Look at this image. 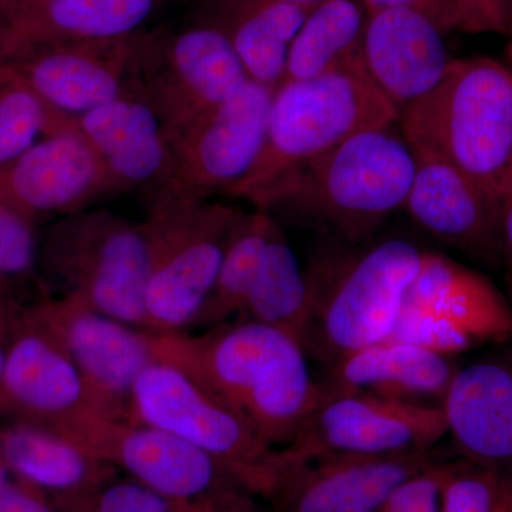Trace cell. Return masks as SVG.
<instances>
[{
  "mask_svg": "<svg viewBox=\"0 0 512 512\" xmlns=\"http://www.w3.org/2000/svg\"><path fill=\"white\" fill-rule=\"evenodd\" d=\"M72 117L57 113L13 73L0 84V168L12 163L40 138L69 126Z\"/></svg>",
  "mask_w": 512,
  "mask_h": 512,
  "instance_id": "f546056e",
  "label": "cell"
},
{
  "mask_svg": "<svg viewBox=\"0 0 512 512\" xmlns=\"http://www.w3.org/2000/svg\"><path fill=\"white\" fill-rule=\"evenodd\" d=\"M322 386L318 406L296 439L282 448L286 460L323 454H392L429 450L447 436L440 404Z\"/></svg>",
  "mask_w": 512,
  "mask_h": 512,
  "instance_id": "7c38bea8",
  "label": "cell"
},
{
  "mask_svg": "<svg viewBox=\"0 0 512 512\" xmlns=\"http://www.w3.org/2000/svg\"><path fill=\"white\" fill-rule=\"evenodd\" d=\"M360 57L399 116L440 83L451 63L444 33L426 16L400 6L367 12Z\"/></svg>",
  "mask_w": 512,
  "mask_h": 512,
  "instance_id": "44dd1931",
  "label": "cell"
},
{
  "mask_svg": "<svg viewBox=\"0 0 512 512\" xmlns=\"http://www.w3.org/2000/svg\"><path fill=\"white\" fill-rule=\"evenodd\" d=\"M16 306L10 298V281L0 276V313L13 311Z\"/></svg>",
  "mask_w": 512,
  "mask_h": 512,
  "instance_id": "60d3db41",
  "label": "cell"
},
{
  "mask_svg": "<svg viewBox=\"0 0 512 512\" xmlns=\"http://www.w3.org/2000/svg\"><path fill=\"white\" fill-rule=\"evenodd\" d=\"M247 491L224 488L194 500L177 501L175 512H254Z\"/></svg>",
  "mask_w": 512,
  "mask_h": 512,
  "instance_id": "74e56055",
  "label": "cell"
},
{
  "mask_svg": "<svg viewBox=\"0 0 512 512\" xmlns=\"http://www.w3.org/2000/svg\"><path fill=\"white\" fill-rule=\"evenodd\" d=\"M0 512H60L55 503L35 485L10 477L0 488Z\"/></svg>",
  "mask_w": 512,
  "mask_h": 512,
  "instance_id": "8d00e7d4",
  "label": "cell"
},
{
  "mask_svg": "<svg viewBox=\"0 0 512 512\" xmlns=\"http://www.w3.org/2000/svg\"><path fill=\"white\" fill-rule=\"evenodd\" d=\"M424 254L412 242L389 239L323 274H306L311 286L306 355L330 366L389 338Z\"/></svg>",
  "mask_w": 512,
  "mask_h": 512,
  "instance_id": "52a82bcc",
  "label": "cell"
},
{
  "mask_svg": "<svg viewBox=\"0 0 512 512\" xmlns=\"http://www.w3.org/2000/svg\"><path fill=\"white\" fill-rule=\"evenodd\" d=\"M90 412L96 413L72 359L18 306L0 372V416L56 431Z\"/></svg>",
  "mask_w": 512,
  "mask_h": 512,
  "instance_id": "2e32d148",
  "label": "cell"
},
{
  "mask_svg": "<svg viewBox=\"0 0 512 512\" xmlns=\"http://www.w3.org/2000/svg\"><path fill=\"white\" fill-rule=\"evenodd\" d=\"M127 419L200 448L249 494L274 500L288 470L284 451L266 446L197 380L164 360L151 363L138 376Z\"/></svg>",
  "mask_w": 512,
  "mask_h": 512,
  "instance_id": "ba28073f",
  "label": "cell"
},
{
  "mask_svg": "<svg viewBox=\"0 0 512 512\" xmlns=\"http://www.w3.org/2000/svg\"><path fill=\"white\" fill-rule=\"evenodd\" d=\"M441 407L464 461L512 476V346L458 367Z\"/></svg>",
  "mask_w": 512,
  "mask_h": 512,
  "instance_id": "ffe728a7",
  "label": "cell"
},
{
  "mask_svg": "<svg viewBox=\"0 0 512 512\" xmlns=\"http://www.w3.org/2000/svg\"><path fill=\"white\" fill-rule=\"evenodd\" d=\"M241 315L284 330L303 346L311 316V286L279 222Z\"/></svg>",
  "mask_w": 512,
  "mask_h": 512,
  "instance_id": "4316f807",
  "label": "cell"
},
{
  "mask_svg": "<svg viewBox=\"0 0 512 512\" xmlns=\"http://www.w3.org/2000/svg\"><path fill=\"white\" fill-rule=\"evenodd\" d=\"M18 308V306H16ZM16 308L10 312L0 313V372H2L3 362H5L6 345H8L10 322H12L13 313Z\"/></svg>",
  "mask_w": 512,
  "mask_h": 512,
  "instance_id": "ab89813d",
  "label": "cell"
},
{
  "mask_svg": "<svg viewBox=\"0 0 512 512\" xmlns=\"http://www.w3.org/2000/svg\"><path fill=\"white\" fill-rule=\"evenodd\" d=\"M13 76L12 67H10V62L8 56H6L5 50H3L2 45H0V84L9 80L10 77Z\"/></svg>",
  "mask_w": 512,
  "mask_h": 512,
  "instance_id": "b9f144b4",
  "label": "cell"
},
{
  "mask_svg": "<svg viewBox=\"0 0 512 512\" xmlns=\"http://www.w3.org/2000/svg\"><path fill=\"white\" fill-rule=\"evenodd\" d=\"M150 266L146 224L109 210L59 218L39 241L37 268L62 295L141 330Z\"/></svg>",
  "mask_w": 512,
  "mask_h": 512,
  "instance_id": "5b68a950",
  "label": "cell"
},
{
  "mask_svg": "<svg viewBox=\"0 0 512 512\" xmlns=\"http://www.w3.org/2000/svg\"><path fill=\"white\" fill-rule=\"evenodd\" d=\"M249 80L224 32L198 22L170 36H137L128 87L153 107L170 137L232 99Z\"/></svg>",
  "mask_w": 512,
  "mask_h": 512,
  "instance_id": "9c48e42d",
  "label": "cell"
},
{
  "mask_svg": "<svg viewBox=\"0 0 512 512\" xmlns=\"http://www.w3.org/2000/svg\"><path fill=\"white\" fill-rule=\"evenodd\" d=\"M367 12L380 8H409L430 19L443 33L464 32L458 0H365Z\"/></svg>",
  "mask_w": 512,
  "mask_h": 512,
  "instance_id": "e575fe53",
  "label": "cell"
},
{
  "mask_svg": "<svg viewBox=\"0 0 512 512\" xmlns=\"http://www.w3.org/2000/svg\"><path fill=\"white\" fill-rule=\"evenodd\" d=\"M507 197H512V173H511L510 181H508L507 190H505V192H504L503 200H504V198H507Z\"/></svg>",
  "mask_w": 512,
  "mask_h": 512,
  "instance_id": "bcb514c9",
  "label": "cell"
},
{
  "mask_svg": "<svg viewBox=\"0 0 512 512\" xmlns=\"http://www.w3.org/2000/svg\"><path fill=\"white\" fill-rule=\"evenodd\" d=\"M508 286H510V291L512 295V279H508Z\"/></svg>",
  "mask_w": 512,
  "mask_h": 512,
  "instance_id": "c3c4849f",
  "label": "cell"
},
{
  "mask_svg": "<svg viewBox=\"0 0 512 512\" xmlns=\"http://www.w3.org/2000/svg\"><path fill=\"white\" fill-rule=\"evenodd\" d=\"M440 512H512V476L464 460L446 463Z\"/></svg>",
  "mask_w": 512,
  "mask_h": 512,
  "instance_id": "4dcf8cb0",
  "label": "cell"
},
{
  "mask_svg": "<svg viewBox=\"0 0 512 512\" xmlns=\"http://www.w3.org/2000/svg\"><path fill=\"white\" fill-rule=\"evenodd\" d=\"M163 0H0L9 62L28 47L136 36Z\"/></svg>",
  "mask_w": 512,
  "mask_h": 512,
  "instance_id": "7402d4cb",
  "label": "cell"
},
{
  "mask_svg": "<svg viewBox=\"0 0 512 512\" xmlns=\"http://www.w3.org/2000/svg\"><path fill=\"white\" fill-rule=\"evenodd\" d=\"M274 93L249 80L232 99L171 134L173 173L160 188L202 200L228 194L258 160Z\"/></svg>",
  "mask_w": 512,
  "mask_h": 512,
  "instance_id": "5bb4252c",
  "label": "cell"
},
{
  "mask_svg": "<svg viewBox=\"0 0 512 512\" xmlns=\"http://www.w3.org/2000/svg\"><path fill=\"white\" fill-rule=\"evenodd\" d=\"M73 126L94 148L116 192L163 187L173 173L167 131L153 107L128 87L119 99L80 117Z\"/></svg>",
  "mask_w": 512,
  "mask_h": 512,
  "instance_id": "603a6c76",
  "label": "cell"
},
{
  "mask_svg": "<svg viewBox=\"0 0 512 512\" xmlns=\"http://www.w3.org/2000/svg\"><path fill=\"white\" fill-rule=\"evenodd\" d=\"M276 222L274 215L258 208L241 212L225 249L217 281L197 323L215 328L232 316L241 315L264 264Z\"/></svg>",
  "mask_w": 512,
  "mask_h": 512,
  "instance_id": "f1b7e54d",
  "label": "cell"
},
{
  "mask_svg": "<svg viewBox=\"0 0 512 512\" xmlns=\"http://www.w3.org/2000/svg\"><path fill=\"white\" fill-rule=\"evenodd\" d=\"M416 153L399 121L357 133L276 181L255 208L288 210L350 245L375 235L404 210L416 173Z\"/></svg>",
  "mask_w": 512,
  "mask_h": 512,
  "instance_id": "7a4b0ae2",
  "label": "cell"
},
{
  "mask_svg": "<svg viewBox=\"0 0 512 512\" xmlns=\"http://www.w3.org/2000/svg\"><path fill=\"white\" fill-rule=\"evenodd\" d=\"M414 151L439 157L503 200L512 173V69L491 57L451 60L440 83L404 109Z\"/></svg>",
  "mask_w": 512,
  "mask_h": 512,
  "instance_id": "3957f363",
  "label": "cell"
},
{
  "mask_svg": "<svg viewBox=\"0 0 512 512\" xmlns=\"http://www.w3.org/2000/svg\"><path fill=\"white\" fill-rule=\"evenodd\" d=\"M500 256L507 265L508 279H512V197L504 198L500 225Z\"/></svg>",
  "mask_w": 512,
  "mask_h": 512,
  "instance_id": "f35d334b",
  "label": "cell"
},
{
  "mask_svg": "<svg viewBox=\"0 0 512 512\" xmlns=\"http://www.w3.org/2000/svg\"><path fill=\"white\" fill-rule=\"evenodd\" d=\"M505 57H507V64L512 69V40L510 45L507 46V49H505Z\"/></svg>",
  "mask_w": 512,
  "mask_h": 512,
  "instance_id": "ee69618b",
  "label": "cell"
},
{
  "mask_svg": "<svg viewBox=\"0 0 512 512\" xmlns=\"http://www.w3.org/2000/svg\"><path fill=\"white\" fill-rule=\"evenodd\" d=\"M55 433L173 500H194L224 488H241L200 448L147 424L84 413Z\"/></svg>",
  "mask_w": 512,
  "mask_h": 512,
  "instance_id": "4fadbf2b",
  "label": "cell"
},
{
  "mask_svg": "<svg viewBox=\"0 0 512 512\" xmlns=\"http://www.w3.org/2000/svg\"><path fill=\"white\" fill-rule=\"evenodd\" d=\"M156 345L157 360L181 367L276 450L296 439L322 396L302 343L255 320L156 335Z\"/></svg>",
  "mask_w": 512,
  "mask_h": 512,
  "instance_id": "6da1fadb",
  "label": "cell"
},
{
  "mask_svg": "<svg viewBox=\"0 0 512 512\" xmlns=\"http://www.w3.org/2000/svg\"><path fill=\"white\" fill-rule=\"evenodd\" d=\"M387 339L450 357L483 343L512 342V306L483 275L426 251Z\"/></svg>",
  "mask_w": 512,
  "mask_h": 512,
  "instance_id": "30bf717a",
  "label": "cell"
},
{
  "mask_svg": "<svg viewBox=\"0 0 512 512\" xmlns=\"http://www.w3.org/2000/svg\"><path fill=\"white\" fill-rule=\"evenodd\" d=\"M241 210L157 188L144 222L151 242L146 332H184L195 325L211 295Z\"/></svg>",
  "mask_w": 512,
  "mask_h": 512,
  "instance_id": "8992f818",
  "label": "cell"
},
{
  "mask_svg": "<svg viewBox=\"0 0 512 512\" xmlns=\"http://www.w3.org/2000/svg\"><path fill=\"white\" fill-rule=\"evenodd\" d=\"M436 461L433 448L289 461L274 501L284 512H379L403 481Z\"/></svg>",
  "mask_w": 512,
  "mask_h": 512,
  "instance_id": "e0dca14e",
  "label": "cell"
},
{
  "mask_svg": "<svg viewBox=\"0 0 512 512\" xmlns=\"http://www.w3.org/2000/svg\"><path fill=\"white\" fill-rule=\"evenodd\" d=\"M177 500L136 480H116L97 495L90 512H175Z\"/></svg>",
  "mask_w": 512,
  "mask_h": 512,
  "instance_id": "836d02e7",
  "label": "cell"
},
{
  "mask_svg": "<svg viewBox=\"0 0 512 512\" xmlns=\"http://www.w3.org/2000/svg\"><path fill=\"white\" fill-rule=\"evenodd\" d=\"M72 359L94 412L128 420L131 389L156 362V335L94 311L72 296L60 295L20 308Z\"/></svg>",
  "mask_w": 512,
  "mask_h": 512,
  "instance_id": "8fae6325",
  "label": "cell"
},
{
  "mask_svg": "<svg viewBox=\"0 0 512 512\" xmlns=\"http://www.w3.org/2000/svg\"><path fill=\"white\" fill-rule=\"evenodd\" d=\"M286 2L305 3V5H316L322 0H286Z\"/></svg>",
  "mask_w": 512,
  "mask_h": 512,
  "instance_id": "f6af8a7d",
  "label": "cell"
},
{
  "mask_svg": "<svg viewBox=\"0 0 512 512\" xmlns=\"http://www.w3.org/2000/svg\"><path fill=\"white\" fill-rule=\"evenodd\" d=\"M366 19L356 0L319 2L293 39L284 82L312 79L359 59Z\"/></svg>",
  "mask_w": 512,
  "mask_h": 512,
  "instance_id": "83f0119b",
  "label": "cell"
},
{
  "mask_svg": "<svg viewBox=\"0 0 512 512\" xmlns=\"http://www.w3.org/2000/svg\"><path fill=\"white\" fill-rule=\"evenodd\" d=\"M37 256L36 222L0 200V276L12 282L32 275Z\"/></svg>",
  "mask_w": 512,
  "mask_h": 512,
  "instance_id": "1f68e13d",
  "label": "cell"
},
{
  "mask_svg": "<svg viewBox=\"0 0 512 512\" xmlns=\"http://www.w3.org/2000/svg\"><path fill=\"white\" fill-rule=\"evenodd\" d=\"M136 43L137 35L36 45L13 57L10 67L50 109L80 117L127 92Z\"/></svg>",
  "mask_w": 512,
  "mask_h": 512,
  "instance_id": "ac0fdd59",
  "label": "cell"
},
{
  "mask_svg": "<svg viewBox=\"0 0 512 512\" xmlns=\"http://www.w3.org/2000/svg\"><path fill=\"white\" fill-rule=\"evenodd\" d=\"M458 367L453 357L386 339L328 366V379L322 384L406 402L433 404L427 402L433 399L441 404Z\"/></svg>",
  "mask_w": 512,
  "mask_h": 512,
  "instance_id": "d4e9b609",
  "label": "cell"
},
{
  "mask_svg": "<svg viewBox=\"0 0 512 512\" xmlns=\"http://www.w3.org/2000/svg\"><path fill=\"white\" fill-rule=\"evenodd\" d=\"M444 466L446 463L436 461L407 478L387 497L379 512H440Z\"/></svg>",
  "mask_w": 512,
  "mask_h": 512,
  "instance_id": "d6a6232c",
  "label": "cell"
},
{
  "mask_svg": "<svg viewBox=\"0 0 512 512\" xmlns=\"http://www.w3.org/2000/svg\"><path fill=\"white\" fill-rule=\"evenodd\" d=\"M508 33L512 36V8H510V25H508Z\"/></svg>",
  "mask_w": 512,
  "mask_h": 512,
  "instance_id": "7dc6e473",
  "label": "cell"
},
{
  "mask_svg": "<svg viewBox=\"0 0 512 512\" xmlns=\"http://www.w3.org/2000/svg\"><path fill=\"white\" fill-rule=\"evenodd\" d=\"M107 194H116V188L73 117L69 126L40 138L0 168V200L33 222L87 210Z\"/></svg>",
  "mask_w": 512,
  "mask_h": 512,
  "instance_id": "9a60e30c",
  "label": "cell"
},
{
  "mask_svg": "<svg viewBox=\"0 0 512 512\" xmlns=\"http://www.w3.org/2000/svg\"><path fill=\"white\" fill-rule=\"evenodd\" d=\"M416 153L404 211L431 237L480 256L500 255L503 200L453 164Z\"/></svg>",
  "mask_w": 512,
  "mask_h": 512,
  "instance_id": "d6986e66",
  "label": "cell"
},
{
  "mask_svg": "<svg viewBox=\"0 0 512 512\" xmlns=\"http://www.w3.org/2000/svg\"><path fill=\"white\" fill-rule=\"evenodd\" d=\"M316 5L217 0L214 15L204 22L224 32L252 82L276 90L284 82L293 39Z\"/></svg>",
  "mask_w": 512,
  "mask_h": 512,
  "instance_id": "484cf974",
  "label": "cell"
},
{
  "mask_svg": "<svg viewBox=\"0 0 512 512\" xmlns=\"http://www.w3.org/2000/svg\"><path fill=\"white\" fill-rule=\"evenodd\" d=\"M0 463L35 485L60 512H90L100 491L116 480V468L55 431L9 421L0 429Z\"/></svg>",
  "mask_w": 512,
  "mask_h": 512,
  "instance_id": "cb8c5ba5",
  "label": "cell"
},
{
  "mask_svg": "<svg viewBox=\"0 0 512 512\" xmlns=\"http://www.w3.org/2000/svg\"><path fill=\"white\" fill-rule=\"evenodd\" d=\"M399 121V111L373 84L362 57L320 76L275 90L264 146L244 180L227 195L255 204L276 181L370 128Z\"/></svg>",
  "mask_w": 512,
  "mask_h": 512,
  "instance_id": "277c9868",
  "label": "cell"
},
{
  "mask_svg": "<svg viewBox=\"0 0 512 512\" xmlns=\"http://www.w3.org/2000/svg\"><path fill=\"white\" fill-rule=\"evenodd\" d=\"M10 477H12V473H10L8 468H6L5 466H3L2 463H0V488H2L3 485L8 483Z\"/></svg>",
  "mask_w": 512,
  "mask_h": 512,
  "instance_id": "7bdbcfd3",
  "label": "cell"
},
{
  "mask_svg": "<svg viewBox=\"0 0 512 512\" xmlns=\"http://www.w3.org/2000/svg\"><path fill=\"white\" fill-rule=\"evenodd\" d=\"M466 33H508L510 6L505 0H458Z\"/></svg>",
  "mask_w": 512,
  "mask_h": 512,
  "instance_id": "d590c367",
  "label": "cell"
}]
</instances>
